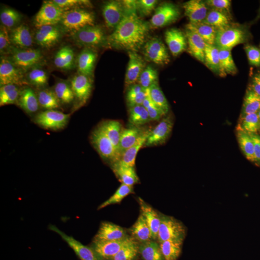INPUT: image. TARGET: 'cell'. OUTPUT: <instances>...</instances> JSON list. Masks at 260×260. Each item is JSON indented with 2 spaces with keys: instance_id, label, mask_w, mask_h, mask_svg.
<instances>
[{
  "instance_id": "cell-38",
  "label": "cell",
  "mask_w": 260,
  "mask_h": 260,
  "mask_svg": "<svg viewBox=\"0 0 260 260\" xmlns=\"http://www.w3.org/2000/svg\"><path fill=\"white\" fill-rule=\"evenodd\" d=\"M247 59L254 76L260 83V42L255 43L249 47Z\"/></svg>"
},
{
  "instance_id": "cell-26",
  "label": "cell",
  "mask_w": 260,
  "mask_h": 260,
  "mask_svg": "<svg viewBox=\"0 0 260 260\" xmlns=\"http://www.w3.org/2000/svg\"><path fill=\"white\" fill-rule=\"evenodd\" d=\"M222 145V133L218 134L210 126L204 125L193 130L189 140V151L193 160L213 158Z\"/></svg>"
},
{
  "instance_id": "cell-17",
  "label": "cell",
  "mask_w": 260,
  "mask_h": 260,
  "mask_svg": "<svg viewBox=\"0 0 260 260\" xmlns=\"http://www.w3.org/2000/svg\"><path fill=\"white\" fill-rule=\"evenodd\" d=\"M146 82L136 73L124 75L118 82L115 89L116 107L118 110L136 116L140 114V104Z\"/></svg>"
},
{
  "instance_id": "cell-10",
  "label": "cell",
  "mask_w": 260,
  "mask_h": 260,
  "mask_svg": "<svg viewBox=\"0 0 260 260\" xmlns=\"http://www.w3.org/2000/svg\"><path fill=\"white\" fill-rule=\"evenodd\" d=\"M109 52L111 60L123 69L148 70L160 61L155 44L143 38L129 41Z\"/></svg>"
},
{
  "instance_id": "cell-9",
  "label": "cell",
  "mask_w": 260,
  "mask_h": 260,
  "mask_svg": "<svg viewBox=\"0 0 260 260\" xmlns=\"http://www.w3.org/2000/svg\"><path fill=\"white\" fill-rule=\"evenodd\" d=\"M215 78L222 90L234 96L249 97L255 91L249 70L238 56H229L218 63Z\"/></svg>"
},
{
  "instance_id": "cell-37",
  "label": "cell",
  "mask_w": 260,
  "mask_h": 260,
  "mask_svg": "<svg viewBox=\"0 0 260 260\" xmlns=\"http://www.w3.org/2000/svg\"><path fill=\"white\" fill-rule=\"evenodd\" d=\"M188 20H205V1L187 0L182 2Z\"/></svg>"
},
{
  "instance_id": "cell-18",
  "label": "cell",
  "mask_w": 260,
  "mask_h": 260,
  "mask_svg": "<svg viewBox=\"0 0 260 260\" xmlns=\"http://www.w3.org/2000/svg\"><path fill=\"white\" fill-rule=\"evenodd\" d=\"M148 188L172 219L181 238L178 223L181 202L185 194L184 186L179 181L164 179L154 181Z\"/></svg>"
},
{
  "instance_id": "cell-34",
  "label": "cell",
  "mask_w": 260,
  "mask_h": 260,
  "mask_svg": "<svg viewBox=\"0 0 260 260\" xmlns=\"http://www.w3.org/2000/svg\"><path fill=\"white\" fill-rule=\"evenodd\" d=\"M213 158L220 164L226 181L239 180L246 174L239 164L228 153L224 148L223 142L220 148L215 152Z\"/></svg>"
},
{
  "instance_id": "cell-7",
  "label": "cell",
  "mask_w": 260,
  "mask_h": 260,
  "mask_svg": "<svg viewBox=\"0 0 260 260\" xmlns=\"http://www.w3.org/2000/svg\"><path fill=\"white\" fill-rule=\"evenodd\" d=\"M112 145V166L126 158L134 148L139 133L136 116L118 110L111 114L105 123Z\"/></svg>"
},
{
  "instance_id": "cell-33",
  "label": "cell",
  "mask_w": 260,
  "mask_h": 260,
  "mask_svg": "<svg viewBox=\"0 0 260 260\" xmlns=\"http://www.w3.org/2000/svg\"><path fill=\"white\" fill-rule=\"evenodd\" d=\"M237 5L234 0H208L205 1V18L212 24H221L226 21Z\"/></svg>"
},
{
  "instance_id": "cell-22",
  "label": "cell",
  "mask_w": 260,
  "mask_h": 260,
  "mask_svg": "<svg viewBox=\"0 0 260 260\" xmlns=\"http://www.w3.org/2000/svg\"><path fill=\"white\" fill-rule=\"evenodd\" d=\"M80 93L83 100L90 104H107L112 96L110 75L104 69L93 70L82 83Z\"/></svg>"
},
{
  "instance_id": "cell-15",
  "label": "cell",
  "mask_w": 260,
  "mask_h": 260,
  "mask_svg": "<svg viewBox=\"0 0 260 260\" xmlns=\"http://www.w3.org/2000/svg\"><path fill=\"white\" fill-rule=\"evenodd\" d=\"M92 49L83 39H66L56 43L52 59L59 69L65 72L78 71L90 61Z\"/></svg>"
},
{
  "instance_id": "cell-19",
  "label": "cell",
  "mask_w": 260,
  "mask_h": 260,
  "mask_svg": "<svg viewBox=\"0 0 260 260\" xmlns=\"http://www.w3.org/2000/svg\"><path fill=\"white\" fill-rule=\"evenodd\" d=\"M218 197L201 188L185 192L181 202L178 223L181 236L186 228L203 216Z\"/></svg>"
},
{
  "instance_id": "cell-27",
  "label": "cell",
  "mask_w": 260,
  "mask_h": 260,
  "mask_svg": "<svg viewBox=\"0 0 260 260\" xmlns=\"http://www.w3.org/2000/svg\"><path fill=\"white\" fill-rule=\"evenodd\" d=\"M31 133L22 126H10L0 132V158L25 155Z\"/></svg>"
},
{
  "instance_id": "cell-24",
  "label": "cell",
  "mask_w": 260,
  "mask_h": 260,
  "mask_svg": "<svg viewBox=\"0 0 260 260\" xmlns=\"http://www.w3.org/2000/svg\"><path fill=\"white\" fill-rule=\"evenodd\" d=\"M79 134L92 158L104 157L112 153V143L105 123L89 121L84 124Z\"/></svg>"
},
{
  "instance_id": "cell-5",
  "label": "cell",
  "mask_w": 260,
  "mask_h": 260,
  "mask_svg": "<svg viewBox=\"0 0 260 260\" xmlns=\"http://www.w3.org/2000/svg\"><path fill=\"white\" fill-rule=\"evenodd\" d=\"M96 16L79 2H68L51 28L56 43L66 39H83L91 32Z\"/></svg>"
},
{
  "instance_id": "cell-28",
  "label": "cell",
  "mask_w": 260,
  "mask_h": 260,
  "mask_svg": "<svg viewBox=\"0 0 260 260\" xmlns=\"http://www.w3.org/2000/svg\"><path fill=\"white\" fill-rule=\"evenodd\" d=\"M193 181L198 187L207 190L221 185L226 181L223 169L214 158H205L194 161Z\"/></svg>"
},
{
  "instance_id": "cell-23",
  "label": "cell",
  "mask_w": 260,
  "mask_h": 260,
  "mask_svg": "<svg viewBox=\"0 0 260 260\" xmlns=\"http://www.w3.org/2000/svg\"><path fill=\"white\" fill-rule=\"evenodd\" d=\"M223 197L218 196L201 218L186 228L177 242L186 247L202 250L205 232L210 223L216 219Z\"/></svg>"
},
{
  "instance_id": "cell-35",
  "label": "cell",
  "mask_w": 260,
  "mask_h": 260,
  "mask_svg": "<svg viewBox=\"0 0 260 260\" xmlns=\"http://www.w3.org/2000/svg\"><path fill=\"white\" fill-rule=\"evenodd\" d=\"M15 53L9 41L2 38L0 42V75L5 78L13 72L16 66Z\"/></svg>"
},
{
  "instance_id": "cell-14",
  "label": "cell",
  "mask_w": 260,
  "mask_h": 260,
  "mask_svg": "<svg viewBox=\"0 0 260 260\" xmlns=\"http://www.w3.org/2000/svg\"><path fill=\"white\" fill-rule=\"evenodd\" d=\"M24 156L43 172L53 173L59 169L57 167L60 158L58 155L55 140L44 130L39 129L32 133Z\"/></svg>"
},
{
  "instance_id": "cell-1",
  "label": "cell",
  "mask_w": 260,
  "mask_h": 260,
  "mask_svg": "<svg viewBox=\"0 0 260 260\" xmlns=\"http://www.w3.org/2000/svg\"><path fill=\"white\" fill-rule=\"evenodd\" d=\"M224 42V37L205 20H188L160 62L172 73L205 78L218 64Z\"/></svg>"
},
{
  "instance_id": "cell-12",
  "label": "cell",
  "mask_w": 260,
  "mask_h": 260,
  "mask_svg": "<svg viewBox=\"0 0 260 260\" xmlns=\"http://www.w3.org/2000/svg\"><path fill=\"white\" fill-rule=\"evenodd\" d=\"M153 21L162 42H174L187 23L182 2L165 1L155 8Z\"/></svg>"
},
{
  "instance_id": "cell-13",
  "label": "cell",
  "mask_w": 260,
  "mask_h": 260,
  "mask_svg": "<svg viewBox=\"0 0 260 260\" xmlns=\"http://www.w3.org/2000/svg\"><path fill=\"white\" fill-rule=\"evenodd\" d=\"M193 93L191 96L187 126L194 130L204 126L214 107L218 102V95L215 89L205 78L192 77Z\"/></svg>"
},
{
  "instance_id": "cell-20",
  "label": "cell",
  "mask_w": 260,
  "mask_h": 260,
  "mask_svg": "<svg viewBox=\"0 0 260 260\" xmlns=\"http://www.w3.org/2000/svg\"><path fill=\"white\" fill-rule=\"evenodd\" d=\"M15 53L17 65L25 71L42 73L49 68L47 49L39 38L32 37L23 41Z\"/></svg>"
},
{
  "instance_id": "cell-3",
  "label": "cell",
  "mask_w": 260,
  "mask_h": 260,
  "mask_svg": "<svg viewBox=\"0 0 260 260\" xmlns=\"http://www.w3.org/2000/svg\"><path fill=\"white\" fill-rule=\"evenodd\" d=\"M135 213L155 242L166 246L179 242L180 235L167 211L148 188L139 195Z\"/></svg>"
},
{
  "instance_id": "cell-29",
  "label": "cell",
  "mask_w": 260,
  "mask_h": 260,
  "mask_svg": "<svg viewBox=\"0 0 260 260\" xmlns=\"http://www.w3.org/2000/svg\"><path fill=\"white\" fill-rule=\"evenodd\" d=\"M40 117L42 125L57 132L59 134L68 132L73 119L69 108L55 100L47 103L43 108Z\"/></svg>"
},
{
  "instance_id": "cell-21",
  "label": "cell",
  "mask_w": 260,
  "mask_h": 260,
  "mask_svg": "<svg viewBox=\"0 0 260 260\" xmlns=\"http://www.w3.org/2000/svg\"><path fill=\"white\" fill-rule=\"evenodd\" d=\"M54 140L61 161L68 166L84 165L91 161V155L79 133H59Z\"/></svg>"
},
{
  "instance_id": "cell-32",
  "label": "cell",
  "mask_w": 260,
  "mask_h": 260,
  "mask_svg": "<svg viewBox=\"0 0 260 260\" xmlns=\"http://www.w3.org/2000/svg\"><path fill=\"white\" fill-rule=\"evenodd\" d=\"M78 2L96 17L126 10H138L135 2L130 0H80Z\"/></svg>"
},
{
  "instance_id": "cell-36",
  "label": "cell",
  "mask_w": 260,
  "mask_h": 260,
  "mask_svg": "<svg viewBox=\"0 0 260 260\" xmlns=\"http://www.w3.org/2000/svg\"><path fill=\"white\" fill-rule=\"evenodd\" d=\"M166 249L172 260H205L202 250L186 247L178 242L171 244Z\"/></svg>"
},
{
  "instance_id": "cell-30",
  "label": "cell",
  "mask_w": 260,
  "mask_h": 260,
  "mask_svg": "<svg viewBox=\"0 0 260 260\" xmlns=\"http://www.w3.org/2000/svg\"><path fill=\"white\" fill-rule=\"evenodd\" d=\"M31 21L23 15L8 12L2 16L0 29L2 34L10 42L23 40L31 31Z\"/></svg>"
},
{
  "instance_id": "cell-6",
  "label": "cell",
  "mask_w": 260,
  "mask_h": 260,
  "mask_svg": "<svg viewBox=\"0 0 260 260\" xmlns=\"http://www.w3.org/2000/svg\"><path fill=\"white\" fill-rule=\"evenodd\" d=\"M32 104L19 95L14 88L3 85L0 93V126L1 129L10 126H22L28 129H40Z\"/></svg>"
},
{
  "instance_id": "cell-11",
  "label": "cell",
  "mask_w": 260,
  "mask_h": 260,
  "mask_svg": "<svg viewBox=\"0 0 260 260\" xmlns=\"http://www.w3.org/2000/svg\"><path fill=\"white\" fill-rule=\"evenodd\" d=\"M259 188V178L255 174L244 178L230 194L223 197L216 219L231 220L245 216L256 203Z\"/></svg>"
},
{
  "instance_id": "cell-8",
  "label": "cell",
  "mask_w": 260,
  "mask_h": 260,
  "mask_svg": "<svg viewBox=\"0 0 260 260\" xmlns=\"http://www.w3.org/2000/svg\"><path fill=\"white\" fill-rule=\"evenodd\" d=\"M64 88L60 75L47 73L20 75L14 87L20 96L37 106L55 100Z\"/></svg>"
},
{
  "instance_id": "cell-31",
  "label": "cell",
  "mask_w": 260,
  "mask_h": 260,
  "mask_svg": "<svg viewBox=\"0 0 260 260\" xmlns=\"http://www.w3.org/2000/svg\"><path fill=\"white\" fill-rule=\"evenodd\" d=\"M207 123L213 131L221 134L229 126L237 124V108L227 99H220L210 112Z\"/></svg>"
},
{
  "instance_id": "cell-25",
  "label": "cell",
  "mask_w": 260,
  "mask_h": 260,
  "mask_svg": "<svg viewBox=\"0 0 260 260\" xmlns=\"http://www.w3.org/2000/svg\"><path fill=\"white\" fill-rule=\"evenodd\" d=\"M222 142L228 153L244 172H250L254 166L252 153L237 124L229 126L222 133Z\"/></svg>"
},
{
  "instance_id": "cell-16",
  "label": "cell",
  "mask_w": 260,
  "mask_h": 260,
  "mask_svg": "<svg viewBox=\"0 0 260 260\" xmlns=\"http://www.w3.org/2000/svg\"><path fill=\"white\" fill-rule=\"evenodd\" d=\"M260 34V6L247 4L234 13L225 29L224 39L227 43L244 42Z\"/></svg>"
},
{
  "instance_id": "cell-4",
  "label": "cell",
  "mask_w": 260,
  "mask_h": 260,
  "mask_svg": "<svg viewBox=\"0 0 260 260\" xmlns=\"http://www.w3.org/2000/svg\"><path fill=\"white\" fill-rule=\"evenodd\" d=\"M107 171H98L85 165L60 167L49 177V182L65 194L88 196L100 189Z\"/></svg>"
},
{
  "instance_id": "cell-2",
  "label": "cell",
  "mask_w": 260,
  "mask_h": 260,
  "mask_svg": "<svg viewBox=\"0 0 260 260\" xmlns=\"http://www.w3.org/2000/svg\"><path fill=\"white\" fill-rule=\"evenodd\" d=\"M142 34L139 19L123 12L96 17L90 32L95 44L109 51L129 41L142 39Z\"/></svg>"
}]
</instances>
